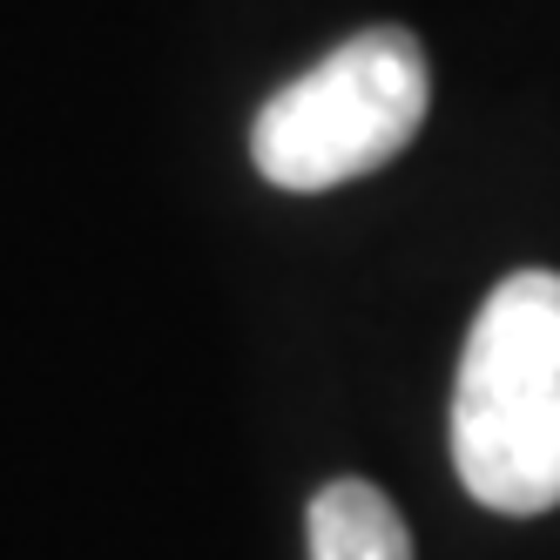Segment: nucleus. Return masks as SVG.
Returning <instances> with one entry per match:
<instances>
[{"instance_id": "f03ea898", "label": "nucleus", "mask_w": 560, "mask_h": 560, "mask_svg": "<svg viewBox=\"0 0 560 560\" xmlns=\"http://www.w3.org/2000/svg\"><path fill=\"white\" fill-rule=\"evenodd\" d=\"M432 108V68L406 27H365L298 82H284L250 122V163L277 189H338L385 170Z\"/></svg>"}, {"instance_id": "7ed1b4c3", "label": "nucleus", "mask_w": 560, "mask_h": 560, "mask_svg": "<svg viewBox=\"0 0 560 560\" xmlns=\"http://www.w3.org/2000/svg\"><path fill=\"white\" fill-rule=\"evenodd\" d=\"M311 560H412V534L372 479H331L304 513Z\"/></svg>"}, {"instance_id": "f257e3e1", "label": "nucleus", "mask_w": 560, "mask_h": 560, "mask_svg": "<svg viewBox=\"0 0 560 560\" xmlns=\"http://www.w3.org/2000/svg\"><path fill=\"white\" fill-rule=\"evenodd\" d=\"M453 466L506 520L560 506V270H513L479 304L453 378Z\"/></svg>"}]
</instances>
